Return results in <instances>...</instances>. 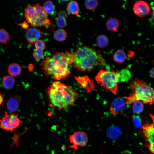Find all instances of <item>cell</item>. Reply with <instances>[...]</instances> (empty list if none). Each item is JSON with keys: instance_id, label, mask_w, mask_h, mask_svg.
Instances as JSON below:
<instances>
[{"instance_id": "cell-22", "label": "cell", "mask_w": 154, "mask_h": 154, "mask_svg": "<svg viewBox=\"0 0 154 154\" xmlns=\"http://www.w3.org/2000/svg\"><path fill=\"white\" fill-rule=\"evenodd\" d=\"M54 38L57 41H63L66 40L67 36V33L64 29H59L54 32Z\"/></svg>"}, {"instance_id": "cell-4", "label": "cell", "mask_w": 154, "mask_h": 154, "mask_svg": "<svg viewBox=\"0 0 154 154\" xmlns=\"http://www.w3.org/2000/svg\"><path fill=\"white\" fill-rule=\"evenodd\" d=\"M24 15L27 21L33 27L47 26L51 24L48 14L43 7L38 3L33 5H28L25 10Z\"/></svg>"}, {"instance_id": "cell-19", "label": "cell", "mask_w": 154, "mask_h": 154, "mask_svg": "<svg viewBox=\"0 0 154 154\" xmlns=\"http://www.w3.org/2000/svg\"><path fill=\"white\" fill-rule=\"evenodd\" d=\"M106 26L108 30L116 31L118 30L119 27V21L116 18H110L106 22Z\"/></svg>"}, {"instance_id": "cell-8", "label": "cell", "mask_w": 154, "mask_h": 154, "mask_svg": "<svg viewBox=\"0 0 154 154\" xmlns=\"http://www.w3.org/2000/svg\"><path fill=\"white\" fill-rule=\"evenodd\" d=\"M52 84L62 93L64 101L68 107L72 105L78 98V94L69 86L58 81Z\"/></svg>"}, {"instance_id": "cell-6", "label": "cell", "mask_w": 154, "mask_h": 154, "mask_svg": "<svg viewBox=\"0 0 154 154\" xmlns=\"http://www.w3.org/2000/svg\"><path fill=\"white\" fill-rule=\"evenodd\" d=\"M22 123L15 114H9L5 111L2 118L0 119V128L12 132L15 129L19 127Z\"/></svg>"}, {"instance_id": "cell-21", "label": "cell", "mask_w": 154, "mask_h": 154, "mask_svg": "<svg viewBox=\"0 0 154 154\" xmlns=\"http://www.w3.org/2000/svg\"><path fill=\"white\" fill-rule=\"evenodd\" d=\"M126 58V54L123 50H117L113 55V59L116 62L122 63L124 62Z\"/></svg>"}, {"instance_id": "cell-16", "label": "cell", "mask_w": 154, "mask_h": 154, "mask_svg": "<svg viewBox=\"0 0 154 154\" xmlns=\"http://www.w3.org/2000/svg\"><path fill=\"white\" fill-rule=\"evenodd\" d=\"M15 83V80L13 77L10 75L3 76L1 85L5 89L9 90L12 89Z\"/></svg>"}, {"instance_id": "cell-24", "label": "cell", "mask_w": 154, "mask_h": 154, "mask_svg": "<svg viewBox=\"0 0 154 154\" xmlns=\"http://www.w3.org/2000/svg\"><path fill=\"white\" fill-rule=\"evenodd\" d=\"M45 12L48 14L53 15L55 11V7L53 2L50 0L45 2L43 7Z\"/></svg>"}, {"instance_id": "cell-30", "label": "cell", "mask_w": 154, "mask_h": 154, "mask_svg": "<svg viewBox=\"0 0 154 154\" xmlns=\"http://www.w3.org/2000/svg\"><path fill=\"white\" fill-rule=\"evenodd\" d=\"M35 46L36 49H40L43 50L46 48L45 43L43 40L38 39L35 42Z\"/></svg>"}, {"instance_id": "cell-1", "label": "cell", "mask_w": 154, "mask_h": 154, "mask_svg": "<svg viewBox=\"0 0 154 154\" xmlns=\"http://www.w3.org/2000/svg\"><path fill=\"white\" fill-rule=\"evenodd\" d=\"M72 54L68 52H57L52 56L46 57L40 63L41 68L46 76H51L56 80L68 77L70 74L69 65L72 63Z\"/></svg>"}, {"instance_id": "cell-28", "label": "cell", "mask_w": 154, "mask_h": 154, "mask_svg": "<svg viewBox=\"0 0 154 154\" xmlns=\"http://www.w3.org/2000/svg\"><path fill=\"white\" fill-rule=\"evenodd\" d=\"M84 5L87 9L91 10L95 9L98 5V2L96 0H88L85 1Z\"/></svg>"}, {"instance_id": "cell-18", "label": "cell", "mask_w": 154, "mask_h": 154, "mask_svg": "<svg viewBox=\"0 0 154 154\" xmlns=\"http://www.w3.org/2000/svg\"><path fill=\"white\" fill-rule=\"evenodd\" d=\"M22 69L19 65L16 63L11 64L9 66L8 72L10 75L17 76L21 74Z\"/></svg>"}, {"instance_id": "cell-34", "label": "cell", "mask_w": 154, "mask_h": 154, "mask_svg": "<svg viewBox=\"0 0 154 154\" xmlns=\"http://www.w3.org/2000/svg\"><path fill=\"white\" fill-rule=\"evenodd\" d=\"M34 67V66L33 64L32 63L29 64L27 66V68L28 70L31 72L33 71Z\"/></svg>"}, {"instance_id": "cell-9", "label": "cell", "mask_w": 154, "mask_h": 154, "mask_svg": "<svg viewBox=\"0 0 154 154\" xmlns=\"http://www.w3.org/2000/svg\"><path fill=\"white\" fill-rule=\"evenodd\" d=\"M68 139L71 145L70 147L77 151L78 147H85L88 142L87 134L83 131L74 132L69 135Z\"/></svg>"}, {"instance_id": "cell-17", "label": "cell", "mask_w": 154, "mask_h": 154, "mask_svg": "<svg viewBox=\"0 0 154 154\" xmlns=\"http://www.w3.org/2000/svg\"><path fill=\"white\" fill-rule=\"evenodd\" d=\"M68 16L66 12L64 10L60 11L58 13V17L56 20V24L59 27L62 28L66 25V18Z\"/></svg>"}, {"instance_id": "cell-15", "label": "cell", "mask_w": 154, "mask_h": 154, "mask_svg": "<svg viewBox=\"0 0 154 154\" xmlns=\"http://www.w3.org/2000/svg\"><path fill=\"white\" fill-rule=\"evenodd\" d=\"M121 134L120 128L117 125H112L109 127L107 130L106 135L110 139H115L118 138Z\"/></svg>"}, {"instance_id": "cell-3", "label": "cell", "mask_w": 154, "mask_h": 154, "mask_svg": "<svg viewBox=\"0 0 154 154\" xmlns=\"http://www.w3.org/2000/svg\"><path fill=\"white\" fill-rule=\"evenodd\" d=\"M129 87L132 92L128 96L122 97L125 100L127 105L137 100L150 105L153 103L154 90L147 82L135 78L130 82Z\"/></svg>"}, {"instance_id": "cell-7", "label": "cell", "mask_w": 154, "mask_h": 154, "mask_svg": "<svg viewBox=\"0 0 154 154\" xmlns=\"http://www.w3.org/2000/svg\"><path fill=\"white\" fill-rule=\"evenodd\" d=\"M48 94L52 104L59 110L68 107L64 101L62 93L52 84L48 89Z\"/></svg>"}, {"instance_id": "cell-20", "label": "cell", "mask_w": 154, "mask_h": 154, "mask_svg": "<svg viewBox=\"0 0 154 154\" xmlns=\"http://www.w3.org/2000/svg\"><path fill=\"white\" fill-rule=\"evenodd\" d=\"M67 9L70 14L78 15L80 9L78 3L75 1H72L67 5Z\"/></svg>"}, {"instance_id": "cell-10", "label": "cell", "mask_w": 154, "mask_h": 154, "mask_svg": "<svg viewBox=\"0 0 154 154\" xmlns=\"http://www.w3.org/2000/svg\"><path fill=\"white\" fill-rule=\"evenodd\" d=\"M133 9L134 13L140 17L147 15L151 10L148 3L143 1H139L136 2L134 5Z\"/></svg>"}, {"instance_id": "cell-12", "label": "cell", "mask_w": 154, "mask_h": 154, "mask_svg": "<svg viewBox=\"0 0 154 154\" xmlns=\"http://www.w3.org/2000/svg\"><path fill=\"white\" fill-rule=\"evenodd\" d=\"M143 133L147 143L145 146L148 147L151 145L154 144V124L149 123L147 122L142 126Z\"/></svg>"}, {"instance_id": "cell-25", "label": "cell", "mask_w": 154, "mask_h": 154, "mask_svg": "<svg viewBox=\"0 0 154 154\" xmlns=\"http://www.w3.org/2000/svg\"><path fill=\"white\" fill-rule=\"evenodd\" d=\"M132 110L135 114H139L141 113L144 110L143 103L139 100L134 101L133 103Z\"/></svg>"}, {"instance_id": "cell-2", "label": "cell", "mask_w": 154, "mask_h": 154, "mask_svg": "<svg viewBox=\"0 0 154 154\" xmlns=\"http://www.w3.org/2000/svg\"><path fill=\"white\" fill-rule=\"evenodd\" d=\"M72 54L74 66L81 71H90L100 64H104L100 55L93 48L88 47L80 48Z\"/></svg>"}, {"instance_id": "cell-32", "label": "cell", "mask_w": 154, "mask_h": 154, "mask_svg": "<svg viewBox=\"0 0 154 154\" xmlns=\"http://www.w3.org/2000/svg\"><path fill=\"white\" fill-rule=\"evenodd\" d=\"M20 25L23 28L25 29H27L29 27V25L26 21H25L22 23H21Z\"/></svg>"}, {"instance_id": "cell-37", "label": "cell", "mask_w": 154, "mask_h": 154, "mask_svg": "<svg viewBox=\"0 0 154 154\" xmlns=\"http://www.w3.org/2000/svg\"></svg>"}, {"instance_id": "cell-13", "label": "cell", "mask_w": 154, "mask_h": 154, "mask_svg": "<svg viewBox=\"0 0 154 154\" xmlns=\"http://www.w3.org/2000/svg\"><path fill=\"white\" fill-rule=\"evenodd\" d=\"M42 33L39 29L35 27H31L27 30L26 37L29 44H33L42 36Z\"/></svg>"}, {"instance_id": "cell-27", "label": "cell", "mask_w": 154, "mask_h": 154, "mask_svg": "<svg viewBox=\"0 0 154 154\" xmlns=\"http://www.w3.org/2000/svg\"><path fill=\"white\" fill-rule=\"evenodd\" d=\"M9 33L5 29H0V42L2 43L7 44L10 41Z\"/></svg>"}, {"instance_id": "cell-33", "label": "cell", "mask_w": 154, "mask_h": 154, "mask_svg": "<svg viewBox=\"0 0 154 154\" xmlns=\"http://www.w3.org/2000/svg\"><path fill=\"white\" fill-rule=\"evenodd\" d=\"M4 102V100L3 96L0 93V108L3 107Z\"/></svg>"}, {"instance_id": "cell-11", "label": "cell", "mask_w": 154, "mask_h": 154, "mask_svg": "<svg viewBox=\"0 0 154 154\" xmlns=\"http://www.w3.org/2000/svg\"><path fill=\"white\" fill-rule=\"evenodd\" d=\"M126 105L125 100L122 97L116 98L112 102L110 111L113 115L116 116L124 110Z\"/></svg>"}, {"instance_id": "cell-35", "label": "cell", "mask_w": 154, "mask_h": 154, "mask_svg": "<svg viewBox=\"0 0 154 154\" xmlns=\"http://www.w3.org/2000/svg\"><path fill=\"white\" fill-rule=\"evenodd\" d=\"M154 144L150 145L148 147L150 152L154 153Z\"/></svg>"}, {"instance_id": "cell-23", "label": "cell", "mask_w": 154, "mask_h": 154, "mask_svg": "<svg viewBox=\"0 0 154 154\" xmlns=\"http://www.w3.org/2000/svg\"><path fill=\"white\" fill-rule=\"evenodd\" d=\"M96 43L99 47L102 48H105L109 44L108 38L104 35H100L97 38Z\"/></svg>"}, {"instance_id": "cell-31", "label": "cell", "mask_w": 154, "mask_h": 154, "mask_svg": "<svg viewBox=\"0 0 154 154\" xmlns=\"http://www.w3.org/2000/svg\"><path fill=\"white\" fill-rule=\"evenodd\" d=\"M132 121L134 125L137 128H140L141 125V121L140 117L137 116H134L132 118Z\"/></svg>"}, {"instance_id": "cell-36", "label": "cell", "mask_w": 154, "mask_h": 154, "mask_svg": "<svg viewBox=\"0 0 154 154\" xmlns=\"http://www.w3.org/2000/svg\"><path fill=\"white\" fill-rule=\"evenodd\" d=\"M154 68L153 67L151 69L150 72V75L151 77L153 78L154 77Z\"/></svg>"}, {"instance_id": "cell-5", "label": "cell", "mask_w": 154, "mask_h": 154, "mask_svg": "<svg viewBox=\"0 0 154 154\" xmlns=\"http://www.w3.org/2000/svg\"><path fill=\"white\" fill-rule=\"evenodd\" d=\"M97 83L106 91L116 93L120 82L118 72L101 70L95 77Z\"/></svg>"}, {"instance_id": "cell-26", "label": "cell", "mask_w": 154, "mask_h": 154, "mask_svg": "<svg viewBox=\"0 0 154 154\" xmlns=\"http://www.w3.org/2000/svg\"><path fill=\"white\" fill-rule=\"evenodd\" d=\"M119 81L124 82L128 80L131 77L130 71L127 69H123L118 72Z\"/></svg>"}, {"instance_id": "cell-14", "label": "cell", "mask_w": 154, "mask_h": 154, "mask_svg": "<svg viewBox=\"0 0 154 154\" xmlns=\"http://www.w3.org/2000/svg\"><path fill=\"white\" fill-rule=\"evenodd\" d=\"M20 101L21 98L19 96L15 95L12 96L7 102V110L12 112L16 111L19 108Z\"/></svg>"}, {"instance_id": "cell-29", "label": "cell", "mask_w": 154, "mask_h": 154, "mask_svg": "<svg viewBox=\"0 0 154 154\" xmlns=\"http://www.w3.org/2000/svg\"><path fill=\"white\" fill-rule=\"evenodd\" d=\"M43 50L40 49H35L33 53V56L34 59L37 60H39L42 59L44 55Z\"/></svg>"}]
</instances>
